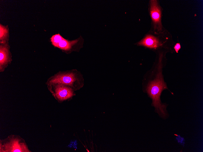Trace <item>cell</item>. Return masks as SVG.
<instances>
[{"label":"cell","instance_id":"obj_1","mask_svg":"<svg viewBox=\"0 0 203 152\" xmlns=\"http://www.w3.org/2000/svg\"><path fill=\"white\" fill-rule=\"evenodd\" d=\"M167 89L161 73H159L156 79L149 83L146 90L148 94L152 99V104L157 110L158 113L162 117L167 116L166 106L160 102V96L161 92Z\"/></svg>","mask_w":203,"mask_h":152},{"label":"cell","instance_id":"obj_2","mask_svg":"<svg viewBox=\"0 0 203 152\" xmlns=\"http://www.w3.org/2000/svg\"><path fill=\"white\" fill-rule=\"evenodd\" d=\"M50 40L53 46L66 52L73 49L75 46L79 43L83 42L84 41L81 36L75 40L69 41L64 39L59 33L53 35L50 38Z\"/></svg>","mask_w":203,"mask_h":152},{"label":"cell","instance_id":"obj_3","mask_svg":"<svg viewBox=\"0 0 203 152\" xmlns=\"http://www.w3.org/2000/svg\"><path fill=\"white\" fill-rule=\"evenodd\" d=\"M75 80V75L73 73H60L49 78L46 83L48 84L58 83L71 86Z\"/></svg>","mask_w":203,"mask_h":152},{"label":"cell","instance_id":"obj_4","mask_svg":"<svg viewBox=\"0 0 203 152\" xmlns=\"http://www.w3.org/2000/svg\"><path fill=\"white\" fill-rule=\"evenodd\" d=\"M54 86L55 95L60 101H63L73 95L72 90L68 85L62 84H52Z\"/></svg>","mask_w":203,"mask_h":152},{"label":"cell","instance_id":"obj_5","mask_svg":"<svg viewBox=\"0 0 203 152\" xmlns=\"http://www.w3.org/2000/svg\"><path fill=\"white\" fill-rule=\"evenodd\" d=\"M9 46L7 44L0 45V71L3 72L12 60Z\"/></svg>","mask_w":203,"mask_h":152},{"label":"cell","instance_id":"obj_6","mask_svg":"<svg viewBox=\"0 0 203 152\" xmlns=\"http://www.w3.org/2000/svg\"><path fill=\"white\" fill-rule=\"evenodd\" d=\"M150 12L155 28L161 29V10L157 0H150Z\"/></svg>","mask_w":203,"mask_h":152},{"label":"cell","instance_id":"obj_7","mask_svg":"<svg viewBox=\"0 0 203 152\" xmlns=\"http://www.w3.org/2000/svg\"><path fill=\"white\" fill-rule=\"evenodd\" d=\"M2 147L5 149L4 152H29L26 145L21 143L19 139L14 138L11 139L9 142L5 144Z\"/></svg>","mask_w":203,"mask_h":152},{"label":"cell","instance_id":"obj_8","mask_svg":"<svg viewBox=\"0 0 203 152\" xmlns=\"http://www.w3.org/2000/svg\"><path fill=\"white\" fill-rule=\"evenodd\" d=\"M138 45L150 48H156L161 45L156 37L150 35H146L138 43Z\"/></svg>","mask_w":203,"mask_h":152},{"label":"cell","instance_id":"obj_9","mask_svg":"<svg viewBox=\"0 0 203 152\" xmlns=\"http://www.w3.org/2000/svg\"><path fill=\"white\" fill-rule=\"evenodd\" d=\"M8 30L6 27L0 24V44H7Z\"/></svg>","mask_w":203,"mask_h":152},{"label":"cell","instance_id":"obj_10","mask_svg":"<svg viewBox=\"0 0 203 152\" xmlns=\"http://www.w3.org/2000/svg\"><path fill=\"white\" fill-rule=\"evenodd\" d=\"M176 138L177 142L182 146H184V139L183 138L180 137V135H176Z\"/></svg>","mask_w":203,"mask_h":152},{"label":"cell","instance_id":"obj_11","mask_svg":"<svg viewBox=\"0 0 203 152\" xmlns=\"http://www.w3.org/2000/svg\"><path fill=\"white\" fill-rule=\"evenodd\" d=\"M174 49H175L176 52L177 53L178 50L181 48V46L179 43H177L174 46Z\"/></svg>","mask_w":203,"mask_h":152}]
</instances>
